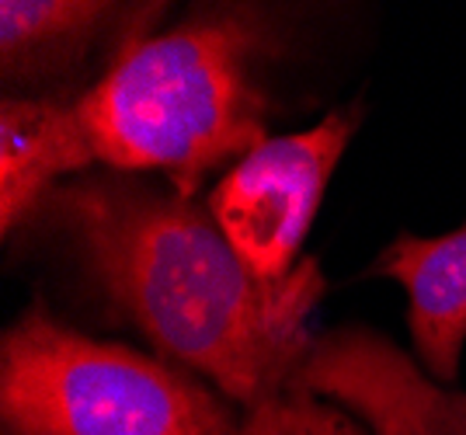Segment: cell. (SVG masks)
Segmentation results:
<instances>
[{"mask_svg":"<svg viewBox=\"0 0 466 435\" xmlns=\"http://www.w3.org/2000/svg\"><path fill=\"white\" fill-rule=\"evenodd\" d=\"M56 234L95 289L164 359L251 411L286 394L313 349L310 314L328 293L313 258L265 282L206 206L171 185L87 171L53 188L28 219Z\"/></svg>","mask_w":466,"mask_h":435,"instance_id":"cell-1","label":"cell"},{"mask_svg":"<svg viewBox=\"0 0 466 435\" xmlns=\"http://www.w3.org/2000/svg\"><path fill=\"white\" fill-rule=\"evenodd\" d=\"M282 46L272 7L213 4L150 32L143 25L80 91L97 164L164 175L195 198L213 171H230L268 139L261 63Z\"/></svg>","mask_w":466,"mask_h":435,"instance_id":"cell-2","label":"cell"},{"mask_svg":"<svg viewBox=\"0 0 466 435\" xmlns=\"http://www.w3.org/2000/svg\"><path fill=\"white\" fill-rule=\"evenodd\" d=\"M0 421L15 435H244L202 376L84 335L42 303L0 338Z\"/></svg>","mask_w":466,"mask_h":435,"instance_id":"cell-3","label":"cell"},{"mask_svg":"<svg viewBox=\"0 0 466 435\" xmlns=\"http://www.w3.org/2000/svg\"><path fill=\"white\" fill-rule=\"evenodd\" d=\"M355 129V108L330 112L310 129L268 137L213 185L206 209L258 278L282 282L299 268L307 234Z\"/></svg>","mask_w":466,"mask_h":435,"instance_id":"cell-4","label":"cell"},{"mask_svg":"<svg viewBox=\"0 0 466 435\" xmlns=\"http://www.w3.org/2000/svg\"><path fill=\"white\" fill-rule=\"evenodd\" d=\"M289 390L345 408L370 435H466V394L428 376L372 328H334L313 338Z\"/></svg>","mask_w":466,"mask_h":435,"instance_id":"cell-5","label":"cell"},{"mask_svg":"<svg viewBox=\"0 0 466 435\" xmlns=\"http://www.w3.org/2000/svg\"><path fill=\"white\" fill-rule=\"evenodd\" d=\"M97 164L80 95H4L0 101V230L28 227L46 196Z\"/></svg>","mask_w":466,"mask_h":435,"instance_id":"cell-6","label":"cell"},{"mask_svg":"<svg viewBox=\"0 0 466 435\" xmlns=\"http://www.w3.org/2000/svg\"><path fill=\"white\" fill-rule=\"evenodd\" d=\"M160 4L105 0H4L0 4V74L7 87H39L70 77L105 39H122L157 15Z\"/></svg>","mask_w":466,"mask_h":435,"instance_id":"cell-7","label":"cell"},{"mask_svg":"<svg viewBox=\"0 0 466 435\" xmlns=\"http://www.w3.org/2000/svg\"><path fill=\"white\" fill-rule=\"evenodd\" d=\"M370 276L400 282L421 366L439 383H456L466 349V223L435 238H393L372 261Z\"/></svg>","mask_w":466,"mask_h":435,"instance_id":"cell-8","label":"cell"},{"mask_svg":"<svg viewBox=\"0 0 466 435\" xmlns=\"http://www.w3.org/2000/svg\"><path fill=\"white\" fill-rule=\"evenodd\" d=\"M244 435H366V425L324 397L286 390L244 411Z\"/></svg>","mask_w":466,"mask_h":435,"instance_id":"cell-9","label":"cell"},{"mask_svg":"<svg viewBox=\"0 0 466 435\" xmlns=\"http://www.w3.org/2000/svg\"><path fill=\"white\" fill-rule=\"evenodd\" d=\"M4 435H15V432H4Z\"/></svg>","mask_w":466,"mask_h":435,"instance_id":"cell-10","label":"cell"}]
</instances>
